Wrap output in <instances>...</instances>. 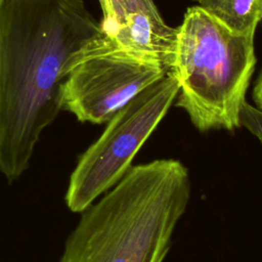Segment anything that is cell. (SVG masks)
Wrapping results in <instances>:
<instances>
[{"mask_svg": "<svg viewBox=\"0 0 262 262\" xmlns=\"http://www.w3.org/2000/svg\"><path fill=\"white\" fill-rule=\"evenodd\" d=\"M178 92L179 83L168 72L112 117L101 135L80 157L71 174L66 203L72 212H83L120 181L167 115Z\"/></svg>", "mask_w": 262, "mask_h": 262, "instance_id": "5b68a950", "label": "cell"}, {"mask_svg": "<svg viewBox=\"0 0 262 262\" xmlns=\"http://www.w3.org/2000/svg\"><path fill=\"white\" fill-rule=\"evenodd\" d=\"M122 3L125 8L126 14L139 11V10H148V11L158 10L154 0H122Z\"/></svg>", "mask_w": 262, "mask_h": 262, "instance_id": "30bf717a", "label": "cell"}, {"mask_svg": "<svg viewBox=\"0 0 262 262\" xmlns=\"http://www.w3.org/2000/svg\"><path fill=\"white\" fill-rule=\"evenodd\" d=\"M168 72L160 59L123 48L102 30L66 61L61 72V110L82 123H107Z\"/></svg>", "mask_w": 262, "mask_h": 262, "instance_id": "277c9868", "label": "cell"}, {"mask_svg": "<svg viewBox=\"0 0 262 262\" xmlns=\"http://www.w3.org/2000/svg\"><path fill=\"white\" fill-rule=\"evenodd\" d=\"M190 196L189 172L180 161L131 166L81 212L59 262H164Z\"/></svg>", "mask_w": 262, "mask_h": 262, "instance_id": "7a4b0ae2", "label": "cell"}, {"mask_svg": "<svg viewBox=\"0 0 262 262\" xmlns=\"http://www.w3.org/2000/svg\"><path fill=\"white\" fill-rule=\"evenodd\" d=\"M177 29L169 70L179 83L176 106L201 132H233L255 71L254 36L231 31L199 5Z\"/></svg>", "mask_w": 262, "mask_h": 262, "instance_id": "3957f363", "label": "cell"}, {"mask_svg": "<svg viewBox=\"0 0 262 262\" xmlns=\"http://www.w3.org/2000/svg\"><path fill=\"white\" fill-rule=\"evenodd\" d=\"M231 31L254 36L262 20V0H192Z\"/></svg>", "mask_w": 262, "mask_h": 262, "instance_id": "52a82bcc", "label": "cell"}, {"mask_svg": "<svg viewBox=\"0 0 262 262\" xmlns=\"http://www.w3.org/2000/svg\"><path fill=\"white\" fill-rule=\"evenodd\" d=\"M103 19L101 28L106 33H112L117 29L119 25L122 24L126 16V11L123 6L122 0H98Z\"/></svg>", "mask_w": 262, "mask_h": 262, "instance_id": "ba28073f", "label": "cell"}, {"mask_svg": "<svg viewBox=\"0 0 262 262\" xmlns=\"http://www.w3.org/2000/svg\"><path fill=\"white\" fill-rule=\"evenodd\" d=\"M239 125L255 135L262 144V110L245 101L239 113Z\"/></svg>", "mask_w": 262, "mask_h": 262, "instance_id": "9c48e42d", "label": "cell"}, {"mask_svg": "<svg viewBox=\"0 0 262 262\" xmlns=\"http://www.w3.org/2000/svg\"><path fill=\"white\" fill-rule=\"evenodd\" d=\"M1 1H2V0H1Z\"/></svg>", "mask_w": 262, "mask_h": 262, "instance_id": "4fadbf2b", "label": "cell"}, {"mask_svg": "<svg viewBox=\"0 0 262 262\" xmlns=\"http://www.w3.org/2000/svg\"><path fill=\"white\" fill-rule=\"evenodd\" d=\"M0 3H1V0H0Z\"/></svg>", "mask_w": 262, "mask_h": 262, "instance_id": "7c38bea8", "label": "cell"}, {"mask_svg": "<svg viewBox=\"0 0 262 262\" xmlns=\"http://www.w3.org/2000/svg\"><path fill=\"white\" fill-rule=\"evenodd\" d=\"M253 99L256 103V106L262 110V70L253 88Z\"/></svg>", "mask_w": 262, "mask_h": 262, "instance_id": "8fae6325", "label": "cell"}, {"mask_svg": "<svg viewBox=\"0 0 262 262\" xmlns=\"http://www.w3.org/2000/svg\"><path fill=\"white\" fill-rule=\"evenodd\" d=\"M102 31L84 0L0 3V172L12 182L30 166L61 110L68 58Z\"/></svg>", "mask_w": 262, "mask_h": 262, "instance_id": "6da1fadb", "label": "cell"}, {"mask_svg": "<svg viewBox=\"0 0 262 262\" xmlns=\"http://www.w3.org/2000/svg\"><path fill=\"white\" fill-rule=\"evenodd\" d=\"M177 31L164 21L159 10H139L127 13L122 24L108 34L123 48L154 56L170 70Z\"/></svg>", "mask_w": 262, "mask_h": 262, "instance_id": "8992f818", "label": "cell"}]
</instances>
